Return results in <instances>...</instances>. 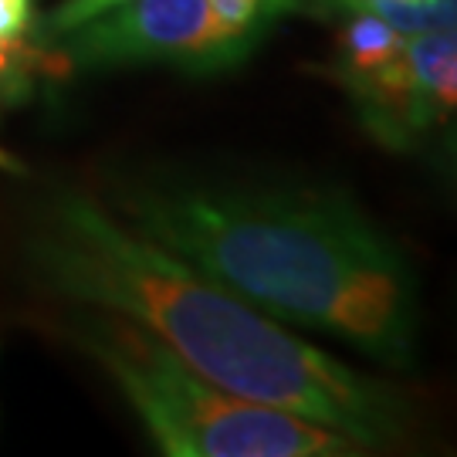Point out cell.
<instances>
[{"instance_id":"1","label":"cell","mask_w":457,"mask_h":457,"mask_svg":"<svg viewBox=\"0 0 457 457\" xmlns=\"http://www.w3.org/2000/svg\"><path fill=\"white\" fill-rule=\"evenodd\" d=\"M28 262L54 295L129 319L204 379L332 427L366 454L417 434V410L393 383L309 343L92 196L51 200L34 220Z\"/></svg>"},{"instance_id":"2","label":"cell","mask_w":457,"mask_h":457,"mask_svg":"<svg viewBox=\"0 0 457 457\" xmlns=\"http://www.w3.org/2000/svg\"><path fill=\"white\" fill-rule=\"evenodd\" d=\"M119 217L285 326L410 370L420 298L407 254L343 190L302 183L149 180Z\"/></svg>"},{"instance_id":"3","label":"cell","mask_w":457,"mask_h":457,"mask_svg":"<svg viewBox=\"0 0 457 457\" xmlns=\"http://www.w3.org/2000/svg\"><path fill=\"white\" fill-rule=\"evenodd\" d=\"M71 336L115 383L170 457H356L353 437L230 393L194 373L156 336L115 312L88 309Z\"/></svg>"},{"instance_id":"4","label":"cell","mask_w":457,"mask_h":457,"mask_svg":"<svg viewBox=\"0 0 457 457\" xmlns=\"http://www.w3.org/2000/svg\"><path fill=\"white\" fill-rule=\"evenodd\" d=\"M332 82L376 146L410 153L457 119V28L400 34L376 65Z\"/></svg>"},{"instance_id":"5","label":"cell","mask_w":457,"mask_h":457,"mask_svg":"<svg viewBox=\"0 0 457 457\" xmlns=\"http://www.w3.org/2000/svg\"><path fill=\"white\" fill-rule=\"evenodd\" d=\"M71 65H166L187 75H220L234 58L213 31L207 0H126L58 37Z\"/></svg>"},{"instance_id":"6","label":"cell","mask_w":457,"mask_h":457,"mask_svg":"<svg viewBox=\"0 0 457 457\" xmlns=\"http://www.w3.org/2000/svg\"><path fill=\"white\" fill-rule=\"evenodd\" d=\"M207 11L217 37L241 68L285 17L302 11V0H207Z\"/></svg>"},{"instance_id":"7","label":"cell","mask_w":457,"mask_h":457,"mask_svg":"<svg viewBox=\"0 0 457 457\" xmlns=\"http://www.w3.org/2000/svg\"><path fill=\"white\" fill-rule=\"evenodd\" d=\"M328 17H376L400 34L457 28V0H302V11Z\"/></svg>"},{"instance_id":"8","label":"cell","mask_w":457,"mask_h":457,"mask_svg":"<svg viewBox=\"0 0 457 457\" xmlns=\"http://www.w3.org/2000/svg\"><path fill=\"white\" fill-rule=\"evenodd\" d=\"M119 4H126V0H65V4H58L48 14V21H45V37H48V41H58L62 34L75 31L79 24H85V21H92V17H98V14H105V11H112Z\"/></svg>"},{"instance_id":"9","label":"cell","mask_w":457,"mask_h":457,"mask_svg":"<svg viewBox=\"0 0 457 457\" xmlns=\"http://www.w3.org/2000/svg\"><path fill=\"white\" fill-rule=\"evenodd\" d=\"M31 28V0H0V54L24 48Z\"/></svg>"},{"instance_id":"10","label":"cell","mask_w":457,"mask_h":457,"mask_svg":"<svg viewBox=\"0 0 457 457\" xmlns=\"http://www.w3.org/2000/svg\"><path fill=\"white\" fill-rule=\"evenodd\" d=\"M441 153H444V163H447V170L457 177V119L451 122V129H447V136H444L441 143Z\"/></svg>"}]
</instances>
